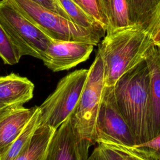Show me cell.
I'll list each match as a JSON object with an SVG mask.
<instances>
[{
	"label": "cell",
	"instance_id": "ac0fdd59",
	"mask_svg": "<svg viewBox=\"0 0 160 160\" xmlns=\"http://www.w3.org/2000/svg\"><path fill=\"white\" fill-rule=\"evenodd\" d=\"M39 116V110L38 106V109L11 144L8 151L0 158V160H13L27 146L34 131L40 124Z\"/></svg>",
	"mask_w": 160,
	"mask_h": 160
},
{
	"label": "cell",
	"instance_id": "277c9868",
	"mask_svg": "<svg viewBox=\"0 0 160 160\" xmlns=\"http://www.w3.org/2000/svg\"><path fill=\"white\" fill-rule=\"evenodd\" d=\"M89 69L76 70L58 83L55 90L39 106V125L56 130L74 111L88 78Z\"/></svg>",
	"mask_w": 160,
	"mask_h": 160
},
{
	"label": "cell",
	"instance_id": "4fadbf2b",
	"mask_svg": "<svg viewBox=\"0 0 160 160\" xmlns=\"http://www.w3.org/2000/svg\"><path fill=\"white\" fill-rule=\"evenodd\" d=\"M126 1L133 24L151 34L160 7V0H126Z\"/></svg>",
	"mask_w": 160,
	"mask_h": 160
},
{
	"label": "cell",
	"instance_id": "484cf974",
	"mask_svg": "<svg viewBox=\"0 0 160 160\" xmlns=\"http://www.w3.org/2000/svg\"><path fill=\"white\" fill-rule=\"evenodd\" d=\"M5 106H6L4 105V104H0V109L4 108V107H5Z\"/></svg>",
	"mask_w": 160,
	"mask_h": 160
},
{
	"label": "cell",
	"instance_id": "9a60e30c",
	"mask_svg": "<svg viewBox=\"0 0 160 160\" xmlns=\"http://www.w3.org/2000/svg\"><path fill=\"white\" fill-rule=\"evenodd\" d=\"M88 160H154L133 148L112 143H99Z\"/></svg>",
	"mask_w": 160,
	"mask_h": 160
},
{
	"label": "cell",
	"instance_id": "30bf717a",
	"mask_svg": "<svg viewBox=\"0 0 160 160\" xmlns=\"http://www.w3.org/2000/svg\"><path fill=\"white\" fill-rule=\"evenodd\" d=\"M149 74V142L160 136V48L152 44L145 54Z\"/></svg>",
	"mask_w": 160,
	"mask_h": 160
},
{
	"label": "cell",
	"instance_id": "7a4b0ae2",
	"mask_svg": "<svg viewBox=\"0 0 160 160\" xmlns=\"http://www.w3.org/2000/svg\"><path fill=\"white\" fill-rule=\"evenodd\" d=\"M152 44L151 35L138 26L107 34L97 51L103 63L104 86H114L123 74L144 59Z\"/></svg>",
	"mask_w": 160,
	"mask_h": 160
},
{
	"label": "cell",
	"instance_id": "603a6c76",
	"mask_svg": "<svg viewBox=\"0 0 160 160\" xmlns=\"http://www.w3.org/2000/svg\"><path fill=\"white\" fill-rule=\"evenodd\" d=\"M102 11L108 20V13H109V0H98Z\"/></svg>",
	"mask_w": 160,
	"mask_h": 160
},
{
	"label": "cell",
	"instance_id": "8992f818",
	"mask_svg": "<svg viewBox=\"0 0 160 160\" xmlns=\"http://www.w3.org/2000/svg\"><path fill=\"white\" fill-rule=\"evenodd\" d=\"M104 88L102 61L96 52L89 69L80 99L71 117L81 136L91 145L96 142V121Z\"/></svg>",
	"mask_w": 160,
	"mask_h": 160
},
{
	"label": "cell",
	"instance_id": "7c38bea8",
	"mask_svg": "<svg viewBox=\"0 0 160 160\" xmlns=\"http://www.w3.org/2000/svg\"><path fill=\"white\" fill-rule=\"evenodd\" d=\"M34 84L26 77L11 73L0 81V104L22 105L33 97Z\"/></svg>",
	"mask_w": 160,
	"mask_h": 160
},
{
	"label": "cell",
	"instance_id": "ffe728a7",
	"mask_svg": "<svg viewBox=\"0 0 160 160\" xmlns=\"http://www.w3.org/2000/svg\"><path fill=\"white\" fill-rule=\"evenodd\" d=\"M88 14L94 17L106 29L108 27V20L104 14L98 0H71Z\"/></svg>",
	"mask_w": 160,
	"mask_h": 160
},
{
	"label": "cell",
	"instance_id": "5b68a950",
	"mask_svg": "<svg viewBox=\"0 0 160 160\" xmlns=\"http://www.w3.org/2000/svg\"><path fill=\"white\" fill-rule=\"evenodd\" d=\"M0 24L21 56L44 60L53 39L25 18L10 0L0 1Z\"/></svg>",
	"mask_w": 160,
	"mask_h": 160
},
{
	"label": "cell",
	"instance_id": "5bb4252c",
	"mask_svg": "<svg viewBox=\"0 0 160 160\" xmlns=\"http://www.w3.org/2000/svg\"><path fill=\"white\" fill-rule=\"evenodd\" d=\"M55 131L48 126L39 125L27 146L13 160H44L49 143Z\"/></svg>",
	"mask_w": 160,
	"mask_h": 160
},
{
	"label": "cell",
	"instance_id": "2e32d148",
	"mask_svg": "<svg viewBox=\"0 0 160 160\" xmlns=\"http://www.w3.org/2000/svg\"><path fill=\"white\" fill-rule=\"evenodd\" d=\"M59 1L72 22L94 32L101 38L104 36L106 32V29L94 17L71 0H59Z\"/></svg>",
	"mask_w": 160,
	"mask_h": 160
},
{
	"label": "cell",
	"instance_id": "3957f363",
	"mask_svg": "<svg viewBox=\"0 0 160 160\" xmlns=\"http://www.w3.org/2000/svg\"><path fill=\"white\" fill-rule=\"evenodd\" d=\"M29 21L53 40L81 42L98 45L101 38L30 0H10Z\"/></svg>",
	"mask_w": 160,
	"mask_h": 160
},
{
	"label": "cell",
	"instance_id": "d4e9b609",
	"mask_svg": "<svg viewBox=\"0 0 160 160\" xmlns=\"http://www.w3.org/2000/svg\"><path fill=\"white\" fill-rule=\"evenodd\" d=\"M152 40L153 44L160 48V29L156 31L152 36Z\"/></svg>",
	"mask_w": 160,
	"mask_h": 160
},
{
	"label": "cell",
	"instance_id": "7402d4cb",
	"mask_svg": "<svg viewBox=\"0 0 160 160\" xmlns=\"http://www.w3.org/2000/svg\"><path fill=\"white\" fill-rule=\"evenodd\" d=\"M39 6L45 8L54 13L71 21L68 14L62 6L59 0H30Z\"/></svg>",
	"mask_w": 160,
	"mask_h": 160
},
{
	"label": "cell",
	"instance_id": "8fae6325",
	"mask_svg": "<svg viewBox=\"0 0 160 160\" xmlns=\"http://www.w3.org/2000/svg\"><path fill=\"white\" fill-rule=\"evenodd\" d=\"M38 106L30 108L22 105L6 106L0 109V158L8 151Z\"/></svg>",
	"mask_w": 160,
	"mask_h": 160
},
{
	"label": "cell",
	"instance_id": "d6986e66",
	"mask_svg": "<svg viewBox=\"0 0 160 160\" xmlns=\"http://www.w3.org/2000/svg\"><path fill=\"white\" fill-rule=\"evenodd\" d=\"M21 57L19 52L0 24V58L5 64L14 65L19 62Z\"/></svg>",
	"mask_w": 160,
	"mask_h": 160
},
{
	"label": "cell",
	"instance_id": "e0dca14e",
	"mask_svg": "<svg viewBox=\"0 0 160 160\" xmlns=\"http://www.w3.org/2000/svg\"><path fill=\"white\" fill-rule=\"evenodd\" d=\"M136 26L131 20L129 7L126 0H109L108 27L106 33Z\"/></svg>",
	"mask_w": 160,
	"mask_h": 160
},
{
	"label": "cell",
	"instance_id": "44dd1931",
	"mask_svg": "<svg viewBox=\"0 0 160 160\" xmlns=\"http://www.w3.org/2000/svg\"><path fill=\"white\" fill-rule=\"evenodd\" d=\"M133 148L154 160H160V136Z\"/></svg>",
	"mask_w": 160,
	"mask_h": 160
},
{
	"label": "cell",
	"instance_id": "ba28073f",
	"mask_svg": "<svg viewBox=\"0 0 160 160\" xmlns=\"http://www.w3.org/2000/svg\"><path fill=\"white\" fill-rule=\"evenodd\" d=\"M91 146L81 136L70 116L54 132L44 160H88Z\"/></svg>",
	"mask_w": 160,
	"mask_h": 160
},
{
	"label": "cell",
	"instance_id": "6da1fadb",
	"mask_svg": "<svg viewBox=\"0 0 160 160\" xmlns=\"http://www.w3.org/2000/svg\"><path fill=\"white\" fill-rule=\"evenodd\" d=\"M149 74L145 59L123 74L113 86L117 106L133 134L136 146L149 142Z\"/></svg>",
	"mask_w": 160,
	"mask_h": 160
},
{
	"label": "cell",
	"instance_id": "52a82bcc",
	"mask_svg": "<svg viewBox=\"0 0 160 160\" xmlns=\"http://www.w3.org/2000/svg\"><path fill=\"white\" fill-rule=\"evenodd\" d=\"M95 129L98 144L112 143L129 148L136 146L133 134L117 106L113 86H104Z\"/></svg>",
	"mask_w": 160,
	"mask_h": 160
},
{
	"label": "cell",
	"instance_id": "4316f807",
	"mask_svg": "<svg viewBox=\"0 0 160 160\" xmlns=\"http://www.w3.org/2000/svg\"><path fill=\"white\" fill-rule=\"evenodd\" d=\"M1 78H2V76H0V81H1Z\"/></svg>",
	"mask_w": 160,
	"mask_h": 160
},
{
	"label": "cell",
	"instance_id": "cb8c5ba5",
	"mask_svg": "<svg viewBox=\"0 0 160 160\" xmlns=\"http://www.w3.org/2000/svg\"><path fill=\"white\" fill-rule=\"evenodd\" d=\"M159 29H160V7H159V11L158 12V14H157V17H156L155 22H154L153 27L152 28V30H151V36Z\"/></svg>",
	"mask_w": 160,
	"mask_h": 160
},
{
	"label": "cell",
	"instance_id": "9c48e42d",
	"mask_svg": "<svg viewBox=\"0 0 160 160\" xmlns=\"http://www.w3.org/2000/svg\"><path fill=\"white\" fill-rule=\"evenodd\" d=\"M94 46L81 42L52 40L42 61L48 69L54 72L68 70L86 61Z\"/></svg>",
	"mask_w": 160,
	"mask_h": 160
}]
</instances>
